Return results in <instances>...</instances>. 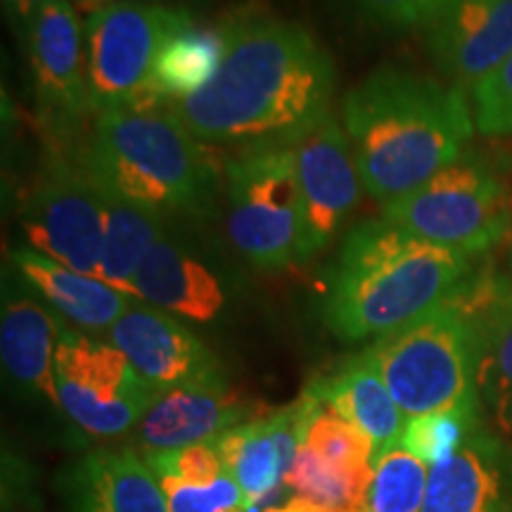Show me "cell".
Here are the masks:
<instances>
[{"label":"cell","instance_id":"6da1fadb","mask_svg":"<svg viewBox=\"0 0 512 512\" xmlns=\"http://www.w3.org/2000/svg\"><path fill=\"white\" fill-rule=\"evenodd\" d=\"M226 38L211 83L166 102L197 140L290 145L330 117L335 64L304 27L259 17L228 24Z\"/></svg>","mask_w":512,"mask_h":512},{"label":"cell","instance_id":"7a4b0ae2","mask_svg":"<svg viewBox=\"0 0 512 512\" xmlns=\"http://www.w3.org/2000/svg\"><path fill=\"white\" fill-rule=\"evenodd\" d=\"M342 126L363 188L392 204L463 155L475 117L458 86L399 67H380L351 88Z\"/></svg>","mask_w":512,"mask_h":512},{"label":"cell","instance_id":"3957f363","mask_svg":"<svg viewBox=\"0 0 512 512\" xmlns=\"http://www.w3.org/2000/svg\"><path fill=\"white\" fill-rule=\"evenodd\" d=\"M475 259L415 238L382 216L358 223L330 266L325 325L342 342L392 335L451 302L477 271Z\"/></svg>","mask_w":512,"mask_h":512},{"label":"cell","instance_id":"277c9868","mask_svg":"<svg viewBox=\"0 0 512 512\" xmlns=\"http://www.w3.org/2000/svg\"><path fill=\"white\" fill-rule=\"evenodd\" d=\"M166 102L95 114L83 162L102 188L157 214H188L207 202L214 169Z\"/></svg>","mask_w":512,"mask_h":512},{"label":"cell","instance_id":"5b68a950","mask_svg":"<svg viewBox=\"0 0 512 512\" xmlns=\"http://www.w3.org/2000/svg\"><path fill=\"white\" fill-rule=\"evenodd\" d=\"M366 351L406 418L482 408L475 320L456 297Z\"/></svg>","mask_w":512,"mask_h":512},{"label":"cell","instance_id":"8992f818","mask_svg":"<svg viewBox=\"0 0 512 512\" xmlns=\"http://www.w3.org/2000/svg\"><path fill=\"white\" fill-rule=\"evenodd\" d=\"M382 219L432 245L479 256L512 228V188L494 164L465 150L422 188L382 207Z\"/></svg>","mask_w":512,"mask_h":512},{"label":"cell","instance_id":"52a82bcc","mask_svg":"<svg viewBox=\"0 0 512 512\" xmlns=\"http://www.w3.org/2000/svg\"><path fill=\"white\" fill-rule=\"evenodd\" d=\"M226 230L256 268L304 261V202L290 145L249 147L226 169Z\"/></svg>","mask_w":512,"mask_h":512},{"label":"cell","instance_id":"ba28073f","mask_svg":"<svg viewBox=\"0 0 512 512\" xmlns=\"http://www.w3.org/2000/svg\"><path fill=\"white\" fill-rule=\"evenodd\" d=\"M62 413L83 434L112 439L136 430L157 394L114 347L62 323L55 351Z\"/></svg>","mask_w":512,"mask_h":512},{"label":"cell","instance_id":"9c48e42d","mask_svg":"<svg viewBox=\"0 0 512 512\" xmlns=\"http://www.w3.org/2000/svg\"><path fill=\"white\" fill-rule=\"evenodd\" d=\"M188 19L185 10L155 3H114L88 17L86 69L93 112L150 100L147 88L159 48Z\"/></svg>","mask_w":512,"mask_h":512},{"label":"cell","instance_id":"30bf717a","mask_svg":"<svg viewBox=\"0 0 512 512\" xmlns=\"http://www.w3.org/2000/svg\"><path fill=\"white\" fill-rule=\"evenodd\" d=\"M22 228L31 249L98 278L105 247V195L83 159H60L43 171L24 204Z\"/></svg>","mask_w":512,"mask_h":512},{"label":"cell","instance_id":"8fae6325","mask_svg":"<svg viewBox=\"0 0 512 512\" xmlns=\"http://www.w3.org/2000/svg\"><path fill=\"white\" fill-rule=\"evenodd\" d=\"M294 166L304 202V261L337 238L361 197L354 150L344 126L325 117L304 136L292 140Z\"/></svg>","mask_w":512,"mask_h":512},{"label":"cell","instance_id":"7c38bea8","mask_svg":"<svg viewBox=\"0 0 512 512\" xmlns=\"http://www.w3.org/2000/svg\"><path fill=\"white\" fill-rule=\"evenodd\" d=\"M31 76L48 124L72 133L93 112L86 31L69 0H46L27 29Z\"/></svg>","mask_w":512,"mask_h":512},{"label":"cell","instance_id":"4fadbf2b","mask_svg":"<svg viewBox=\"0 0 512 512\" xmlns=\"http://www.w3.org/2000/svg\"><path fill=\"white\" fill-rule=\"evenodd\" d=\"M107 342L131 361L155 394L226 377L219 358L188 325L152 304L133 302L128 306L124 316L107 330Z\"/></svg>","mask_w":512,"mask_h":512},{"label":"cell","instance_id":"5bb4252c","mask_svg":"<svg viewBox=\"0 0 512 512\" xmlns=\"http://www.w3.org/2000/svg\"><path fill=\"white\" fill-rule=\"evenodd\" d=\"M259 408V403L242 401L228 387L226 377L183 384L157 394L150 411L133 430V441L143 458H152L176 448L214 441L223 432L266 413Z\"/></svg>","mask_w":512,"mask_h":512},{"label":"cell","instance_id":"9a60e30c","mask_svg":"<svg viewBox=\"0 0 512 512\" xmlns=\"http://www.w3.org/2000/svg\"><path fill=\"white\" fill-rule=\"evenodd\" d=\"M425 31L441 74L475 86L512 57V0H453Z\"/></svg>","mask_w":512,"mask_h":512},{"label":"cell","instance_id":"2e32d148","mask_svg":"<svg viewBox=\"0 0 512 512\" xmlns=\"http://www.w3.org/2000/svg\"><path fill=\"white\" fill-rule=\"evenodd\" d=\"M62 320L43 306L15 268L3 275L0 306V358L3 370L24 394L41 396L62 411L55 382V351Z\"/></svg>","mask_w":512,"mask_h":512},{"label":"cell","instance_id":"e0dca14e","mask_svg":"<svg viewBox=\"0 0 512 512\" xmlns=\"http://www.w3.org/2000/svg\"><path fill=\"white\" fill-rule=\"evenodd\" d=\"M475 320L477 396L498 434L512 437V285L508 275L475 271L456 294Z\"/></svg>","mask_w":512,"mask_h":512},{"label":"cell","instance_id":"ac0fdd59","mask_svg":"<svg viewBox=\"0 0 512 512\" xmlns=\"http://www.w3.org/2000/svg\"><path fill=\"white\" fill-rule=\"evenodd\" d=\"M422 512H512V451L484 422L430 467Z\"/></svg>","mask_w":512,"mask_h":512},{"label":"cell","instance_id":"d6986e66","mask_svg":"<svg viewBox=\"0 0 512 512\" xmlns=\"http://www.w3.org/2000/svg\"><path fill=\"white\" fill-rule=\"evenodd\" d=\"M67 512H169L162 484L133 448H95L57 477Z\"/></svg>","mask_w":512,"mask_h":512},{"label":"cell","instance_id":"ffe728a7","mask_svg":"<svg viewBox=\"0 0 512 512\" xmlns=\"http://www.w3.org/2000/svg\"><path fill=\"white\" fill-rule=\"evenodd\" d=\"M228 475L245 494V512L271 508L273 494L285 486V475L299 451L297 406L266 411L214 439Z\"/></svg>","mask_w":512,"mask_h":512},{"label":"cell","instance_id":"44dd1931","mask_svg":"<svg viewBox=\"0 0 512 512\" xmlns=\"http://www.w3.org/2000/svg\"><path fill=\"white\" fill-rule=\"evenodd\" d=\"M136 297L176 318L211 323L226 309L228 285L209 259L164 235L140 266Z\"/></svg>","mask_w":512,"mask_h":512},{"label":"cell","instance_id":"7402d4cb","mask_svg":"<svg viewBox=\"0 0 512 512\" xmlns=\"http://www.w3.org/2000/svg\"><path fill=\"white\" fill-rule=\"evenodd\" d=\"M10 264L57 316L79 330H110L136 302L105 280L62 266L31 247L12 249Z\"/></svg>","mask_w":512,"mask_h":512},{"label":"cell","instance_id":"603a6c76","mask_svg":"<svg viewBox=\"0 0 512 512\" xmlns=\"http://www.w3.org/2000/svg\"><path fill=\"white\" fill-rule=\"evenodd\" d=\"M339 415L354 422L375 446V463L389 448L399 446L408 418L384 384L368 351L347 358L332 373L309 382Z\"/></svg>","mask_w":512,"mask_h":512},{"label":"cell","instance_id":"cb8c5ba5","mask_svg":"<svg viewBox=\"0 0 512 512\" xmlns=\"http://www.w3.org/2000/svg\"><path fill=\"white\" fill-rule=\"evenodd\" d=\"M226 48V27H202L190 17L159 48L147 88L150 100L174 102L202 91L221 69Z\"/></svg>","mask_w":512,"mask_h":512},{"label":"cell","instance_id":"d4e9b609","mask_svg":"<svg viewBox=\"0 0 512 512\" xmlns=\"http://www.w3.org/2000/svg\"><path fill=\"white\" fill-rule=\"evenodd\" d=\"M102 195H105V247H102L98 278L138 302L136 275L147 254L164 238V216L105 188Z\"/></svg>","mask_w":512,"mask_h":512},{"label":"cell","instance_id":"484cf974","mask_svg":"<svg viewBox=\"0 0 512 512\" xmlns=\"http://www.w3.org/2000/svg\"><path fill=\"white\" fill-rule=\"evenodd\" d=\"M294 406H297L299 441L316 456L344 472L375 470V446L368 434L339 415L311 384L294 401Z\"/></svg>","mask_w":512,"mask_h":512},{"label":"cell","instance_id":"4316f807","mask_svg":"<svg viewBox=\"0 0 512 512\" xmlns=\"http://www.w3.org/2000/svg\"><path fill=\"white\" fill-rule=\"evenodd\" d=\"M375 472V470H373ZM373 472H344L299 444L285 486L323 512H366Z\"/></svg>","mask_w":512,"mask_h":512},{"label":"cell","instance_id":"83f0119b","mask_svg":"<svg viewBox=\"0 0 512 512\" xmlns=\"http://www.w3.org/2000/svg\"><path fill=\"white\" fill-rule=\"evenodd\" d=\"M430 470L403 446L389 448L375 463L366 512H422Z\"/></svg>","mask_w":512,"mask_h":512},{"label":"cell","instance_id":"f1b7e54d","mask_svg":"<svg viewBox=\"0 0 512 512\" xmlns=\"http://www.w3.org/2000/svg\"><path fill=\"white\" fill-rule=\"evenodd\" d=\"M479 422H482V408L418 415L408 418L399 446L432 467L453 456Z\"/></svg>","mask_w":512,"mask_h":512},{"label":"cell","instance_id":"f546056e","mask_svg":"<svg viewBox=\"0 0 512 512\" xmlns=\"http://www.w3.org/2000/svg\"><path fill=\"white\" fill-rule=\"evenodd\" d=\"M145 460L157 479H174L190 486H209L228 472L214 441L176 448Z\"/></svg>","mask_w":512,"mask_h":512},{"label":"cell","instance_id":"4dcf8cb0","mask_svg":"<svg viewBox=\"0 0 512 512\" xmlns=\"http://www.w3.org/2000/svg\"><path fill=\"white\" fill-rule=\"evenodd\" d=\"M472 117L482 136L512 133V57L472 86Z\"/></svg>","mask_w":512,"mask_h":512},{"label":"cell","instance_id":"1f68e13d","mask_svg":"<svg viewBox=\"0 0 512 512\" xmlns=\"http://www.w3.org/2000/svg\"><path fill=\"white\" fill-rule=\"evenodd\" d=\"M169 512H245V494L233 477L223 475L209 486H190L159 479Z\"/></svg>","mask_w":512,"mask_h":512},{"label":"cell","instance_id":"d6a6232c","mask_svg":"<svg viewBox=\"0 0 512 512\" xmlns=\"http://www.w3.org/2000/svg\"><path fill=\"white\" fill-rule=\"evenodd\" d=\"M373 24L387 29H427L453 0H351Z\"/></svg>","mask_w":512,"mask_h":512},{"label":"cell","instance_id":"836d02e7","mask_svg":"<svg viewBox=\"0 0 512 512\" xmlns=\"http://www.w3.org/2000/svg\"><path fill=\"white\" fill-rule=\"evenodd\" d=\"M43 3H46V0H3L5 15H8L12 29H15L17 34H27L31 19L36 17V12L41 10Z\"/></svg>","mask_w":512,"mask_h":512},{"label":"cell","instance_id":"e575fe53","mask_svg":"<svg viewBox=\"0 0 512 512\" xmlns=\"http://www.w3.org/2000/svg\"><path fill=\"white\" fill-rule=\"evenodd\" d=\"M264 512H323V510L316 508V505L306 501V498L292 496L287 503H283V505H271V508L264 510Z\"/></svg>","mask_w":512,"mask_h":512},{"label":"cell","instance_id":"d590c367","mask_svg":"<svg viewBox=\"0 0 512 512\" xmlns=\"http://www.w3.org/2000/svg\"><path fill=\"white\" fill-rule=\"evenodd\" d=\"M74 8L81 10V12H88V17L95 15V12L110 8V5L117 3V0H72Z\"/></svg>","mask_w":512,"mask_h":512},{"label":"cell","instance_id":"8d00e7d4","mask_svg":"<svg viewBox=\"0 0 512 512\" xmlns=\"http://www.w3.org/2000/svg\"><path fill=\"white\" fill-rule=\"evenodd\" d=\"M508 280H510V285H512V254H510V268H508Z\"/></svg>","mask_w":512,"mask_h":512}]
</instances>
